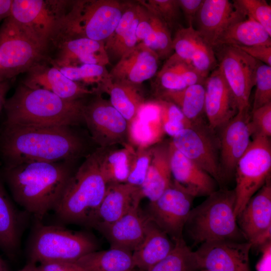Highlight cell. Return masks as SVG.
I'll return each instance as SVG.
<instances>
[{"label": "cell", "instance_id": "25", "mask_svg": "<svg viewBox=\"0 0 271 271\" xmlns=\"http://www.w3.org/2000/svg\"><path fill=\"white\" fill-rule=\"evenodd\" d=\"M140 188L126 183L107 186L104 198L89 226L113 222L142 199Z\"/></svg>", "mask_w": 271, "mask_h": 271}, {"label": "cell", "instance_id": "35", "mask_svg": "<svg viewBox=\"0 0 271 271\" xmlns=\"http://www.w3.org/2000/svg\"><path fill=\"white\" fill-rule=\"evenodd\" d=\"M205 94L204 85L196 84L180 90L162 91L159 98L175 104L188 119L194 124H199L205 113Z\"/></svg>", "mask_w": 271, "mask_h": 271}, {"label": "cell", "instance_id": "29", "mask_svg": "<svg viewBox=\"0 0 271 271\" xmlns=\"http://www.w3.org/2000/svg\"><path fill=\"white\" fill-rule=\"evenodd\" d=\"M27 213L14 205L0 177V248L9 257L18 252Z\"/></svg>", "mask_w": 271, "mask_h": 271}, {"label": "cell", "instance_id": "2", "mask_svg": "<svg viewBox=\"0 0 271 271\" xmlns=\"http://www.w3.org/2000/svg\"><path fill=\"white\" fill-rule=\"evenodd\" d=\"M73 161H30L5 167L3 178L15 201L37 222L54 210L74 172Z\"/></svg>", "mask_w": 271, "mask_h": 271}, {"label": "cell", "instance_id": "6", "mask_svg": "<svg viewBox=\"0 0 271 271\" xmlns=\"http://www.w3.org/2000/svg\"><path fill=\"white\" fill-rule=\"evenodd\" d=\"M128 1H71L61 30L54 42L87 38L105 42L118 23Z\"/></svg>", "mask_w": 271, "mask_h": 271}, {"label": "cell", "instance_id": "34", "mask_svg": "<svg viewBox=\"0 0 271 271\" xmlns=\"http://www.w3.org/2000/svg\"><path fill=\"white\" fill-rule=\"evenodd\" d=\"M99 149L100 169L107 185L126 183L135 148L128 144L120 149Z\"/></svg>", "mask_w": 271, "mask_h": 271}, {"label": "cell", "instance_id": "43", "mask_svg": "<svg viewBox=\"0 0 271 271\" xmlns=\"http://www.w3.org/2000/svg\"><path fill=\"white\" fill-rule=\"evenodd\" d=\"M252 110L271 102V66L259 61L255 72Z\"/></svg>", "mask_w": 271, "mask_h": 271}, {"label": "cell", "instance_id": "38", "mask_svg": "<svg viewBox=\"0 0 271 271\" xmlns=\"http://www.w3.org/2000/svg\"><path fill=\"white\" fill-rule=\"evenodd\" d=\"M161 110V117L164 132L173 137L183 129L194 123L188 119L180 109L172 102L159 99L156 100Z\"/></svg>", "mask_w": 271, "mask_h": 271}, {"label": "cell", "instance_id": "44", "mask_svg": "<svg viewBox=\"0 0 271 271\" xmlns=\"http://www.w3.org/2000/svg\"><path fill=\"white\" fill-rule=\"evenodd\" d=\"M138 2L156 13L171 31L179 19L181 10L178 0H145Z\"/></svg>", "mask_w": 271, "mask_h": 271}, {"label": "cell", "instance_id": "23", "mask_svg": "<svg viewBox=\"0 0 271 271\" xmlns=\"http://www.w3.org/2000/svg\"><path fill=\"white\" fill-rule=\"evenodd\" d=\"M240 13L239 9L228 0H203L195 20L196 29L213 49L229 24Z\"/></svg>", "mask_w": 271, "mask_h": 271}, {"label": "cell", "instance_id": "16", "mask_svg": "<svg viewBox=\"0 0 271 271\" xmlns=\"http://www.w3.org/2000/svg\"><path fill=\"white\" fill-rule=\"evenodd\" d=\"M251 247H261L271 238V184L268 178L236 217Z\"/></svg>", "mask_w": 271, "mask_h": 271}, {"label": "cell", "instance_id": "14", "mask_svg": "<svg viewBox=\"0 0 271 271\" xmlns=\"http://www.w3.org/2000/svg\"><path fill=\"white\" fill-rule=\"evenodd\" d=\"M200 124H193L180 131L172 137L171 142L181 154L198 165L217 182L221 183L224 177L219 161L216 144Z\"/></svg>", "mask_w": 271, "mask_h": 271}, {"label": "cell", "instance_id": "39", "mask_svg": "<svg viewBox=\"0 0 271 271\" xmlns=\"http://www.w3.org/2000/svg\"><path fill=\"white\" fill-rule=\"evenodd\" d=\"M201 39L198 32L193 26L179 28L172 38L174 54L190 63L192 55Z\"/></svg>", "mask_w": 271, "mask_h": 271}, {"label": "cell", "instance_id": "20", "mask_svg": "<svg viewBox=\"0 0 271 271\" xmlns=\"http://www.w3.org/2000/svg\"><path fill=\"white\" fill-rule=\"evenodd\" d=\"M159 58L143 43L123 55L109 72L112 81L140 85L157 73Z\"/></svg>", "mask_w": 271, "mask_h": 271}, {"label": "cell", "instance_id": "18", "mask_svg": "<svg viewBox=\"0 0 271 271\" xmlns=\"http://www.w3.org/2000/svg\"><path fill=\"white\" fill-rule=\"evenodd\" d=\"M250 119L248 110L239 111L222 127L219 147L220 167L224 177L235 170L251 142L253 133Z\"/></svg>", "mask_w": 271, "mask_h": 271}, {"label": "cell", "instance_id": "42", "mask_svg": "<svg viewBox=\"0 0 271 271\" xmlns=\"http://www.w3.org/2000/svg\"><path fill=\"white\" fill-rule=\"evenodd\" d=\"M190 64L205 79L218 66L213 48L202 38L192 55Z\"/></svg>", "mask_w": 271, "mask_h": 271}, {"label": "cell", "instance_id": "36", "mask_svg": "<svg viewBox=\"0 0 271 271\" xmlns=\"http://www.w3.org/2000/svg\"><path fill=\"white\" fill-rule=\"evenodd\" d=\"M194 251L183 238L175 242L171 252L147 271H199Z\"/></svg>", "mask_w": 271, "mask_h": 271}, {"label": "cell", "instance_id": "22", "mask_svg": "<svg viewBox=\"0 0 271 271\" xmlns=\"http://www.w3.org/2000/svg\"><path fill=\"white\" fill-rule=\"evenodd\" d=\"M170 167L173 181L195 197L209 196L216 191L217 182L170 142Z\"/></svg>", "mask_w": 271, "mask_h": 271}, {"label": "cell", "instance_id": "50", "mask_svg": "<svg viewBox=\"0 0 271 271\" xmlns=\"http://www.w3.org/2000/svg\"><path fill=\"white\" fill-rule=\"evenodd\" d=\"M261 256L256 265V271H271V241L260 247Z\"/></svg>", "mask_w": 271, "mask_h": 271}, {"label": "cell", "instance_id": "53", "mask_svg": "<svg viewBox=\"0 0 271 271\" xmlns=\"http://www.w3.org/2000/svg\"><path fill=\"white\" fill-rule=\"evenodd\" d=\"M36 264L29 262L26 265H25L22 269L18 271H36L35 267ZM8 271H9L8 270Z\"/></svg>", "mask_w": 271, "mask_h": 271}, {"label": "cell", "instance_id": "26", "mask_svg": "<svg viewBox=\"0 0 271 271\" xmlns=\"http://www.w3.org/2000/svg\"><path fill=\"white\" fill-rule=\"evenodd\" d=\"M139 4L141 8L136 30L138 43H143L159 59L168 58L173 51L171 30L156 13Z\"/></svg>", "mask_w": 271, "mask_h": 271}, {"label": "cell", "instance_id": "41", "mask_svg": "<svg viewBox=\"0 0 271 271\" xmlns=\"http://www.w3.org/2000/svg\"><path fill=\"white\" fill-rule=\"evenodd\" d=\"M152 146L135 149L132 155L126 183L140 188L143 184L152 158Z\"/></svg>", "mask_w": 271, "mask_h": 271}, {"label": "cell", "instance_id": "19", "mask_svg": "<svg viewBox=\"0 0 271 271\" xmlns=\"http://www.w3.org/2000/svg\"><path fill=\"white\" fill-rule=\"evenodd\" d=\"M149 220L141 210L140 203H137L117 220L93 228L104 236L110 247L132 252L143 241Z\"/></svg>", "mask_w": 271, "mask_h": 271}, {"label": "cell", "instance_id": "28", "mask_svg": "<svg viewBox=\"0 0 271 271\" xmlns=\"http://www.w3.org/2000/svg\"><path fill=\"white\" fill-rule=\"evenodd\" d=\"M164 132L157 101L145 102L129 123V143L135 149L151 147L160 142Z\"/></svg>", "mask_w": 271, "mask_h": 271}, {"label": "cell", "instance_id": "54", "mask_svg": "<svg viewBox=\"0 0 271 271\" xmlns=\"http://www.w3.org/2000/svg\"><path fill=\"white\" fill-rule=\"evenodd\" d=\"M9 269L7 267L5 263L0 258V271H8Z\"/></svg>", "mask_w": 271, "mask_h": 271}, {"label": "cell", "instance_id": "33", "mask_svg": "<svg viewBox=\"0 0 271 271\" xmlns=\"http://www.w3.org/2000/svg\"><path fill=\"white\" fill-rule=\"evenodd\" d=\"M76 262L86 271H132L136 268L131 252L113 247L91 252Z\"/></svg>", "mask_w": 271, "mask_h": 271}, {"label": "cell", "instance_id": "52", "mask_svg": "<svg viewBox=\"0 0 271 271\" xmlns=\"http://www.w3.org/2000/svg\"><path fill=\"white\" fill-rule=\"evenodd\" d=\"M12 0H0V22L10 15Z\"/></svg>", "mask_w": 271, "mask_h": 271}, {"label": "cell", "instance_id": "24", "mask_svg": "<svg viewBox=\"0 0 271 271\" xmlns=\"http://www.w3.org/2000/svg\"><path fill=\"white\" fill-rule=\"evenodd\" d=\"M56 58L50 59L52 65L57 67L78 66L94 64L105 66L109 64L104 42L87 38H75L58 44Z\"/></svg>", "mask_w": 271, "mask_h": 271}, {"label": "cell", "instance_id": "8", "mask_svg": "<svg viewBox=\"0 0 271 271\" xmlns=\"http://www.w3.org/2000/svg\"><path fill=\"white\" fill-rule=\"evenodd\" d=\"M71 2L12 0L10 17L46 50L58 36Z\"/></svg>", "mask_w": 271, "mask_h": 271}, {"label": "cell", "instance_id": "46", "mask_svg": "<svg viewBox=\"0 0 271 271\" xmlns=\"http://www.w3.org/2000/svg\"><path fill=\"white\" fill-rule=\"evenodd\" d=\"M166 62L180 74L187 86L196 84L204 85L206 79L195 71L190 63L180 59L174 54L170 56Z\"/></svg>", "mask_w": 271, "mask_h": 271}, {"label": "cell", "instance_id": "11", "mask_svg": "<svg viewBox=\"0 0 271 271\" xmlns=\"http://www.w3.org/2000/svg\"><path fill=\"white\" fill-rule=\"evenodd\" d=\"M83 116L91 139L99 148L129 144L128 121L100 94H96L89 103H85Z\"/></svg>", "mask_w": 271, "mask_h": 271}, {"label": "cell", "instance_id": "7", "mask_svg": "<svg viewBox=\"0 0 271 271\" xmlns=\"http://www.w3.org/2000/svg\"><path fill=\"white\" fill-rule=\"evenodd\" d=\"M97 248L96 241L86 233L37 222L29 241L28 254L29 262L34 264L75 262Z\"/></svg>", "mask_w": 271, "mask_h": 271}, {"label": "cell", "instance_id": "49", "mask_svg": "<svg viewBox=\"0 0 271 271\" xmlns=\"http://www.w3.org/2000/svg\"><path fill=\"white\" fill-rule=\"evenodd\" d=\"M36 271H86L79 264L71 262H47L36 265Z\"/></svg>", "mask_w": 271, "mask_h": 271}, {"label": "cell", "instance_id": "30", "mask_svg": "<svg viewBox=\"0 0 271 271\" xmlns=\"http://www.w3.org/2000/svg\"><path fill=\"white\" fill-rule=\"evenodd\" d=\"M174 246L168 235L150 218L143 241L132 252L135 267L147 271L167 256Z\"/></svg>", "mask_w": 271, "mask_h": 271}, {"label": "cell", "instance_id": "1", "mask_svg": "<svg viewBox=\"0 0 271 271\" xmlns=\"http://www.w3.org/2000/svg\"><path fill=\"white\" fill-rule=\"evenodd\" d=\"M4 124L0 151L5 167L30 161L75 162L90 153L74 126Z\"/></svg>", "mask_w": 271, "mask_h": 271}, {"label": "cell", "instance_id": "48", "mask_svg": "<svg viewBox=\"0 0 271 271\" xmlns=\"http://www.w3.org/2000/svg\"><path fill=\"white\" fill-rule=\"evenodd\" d=\"M203 2V0H178L180 9L188 23V27L193 26Z\"/></svg>", "mask_w": 271, "mask_h": 271}, {"label": "cell", "instance_id": "9", "mask_svg": "<svg viewBox=\"0 0 271 271\" xmlns=\"http://www.w3.org/2000/svg\"><path fill=\"white\" fill-rule=\"evenodd\" d=\"M43 49L10 16L0 27V82L27 72L45 58Z\"/></svg>", "mask_w": 271, "mask_h": 271}, {"label": "cell", "instance_id": "27", "mask_svg": "<svg viewBox=\"0 0 271 271\" xmlns=\"http://www.w3.org/2000/svg\"><path fill=\"white\" fill-rule=\"evenodd\" d=\"M172 184L170 142H159L152 146L151 162L140 188L141 195L142 198H148L150 202H154Z\"/></svg>", "mask_w": 271, "mask_h": 271}, {"label": "cell", "instance_id": "3", "mask_svg": "<svg viewBox=\"0 0 271 271\" xmlns=\"http://www.w3.org/2000/svg\"><path fill=\"white\" fill-rule=\"evenodd\" d=\"M82 99L70 100L42 89L19 86L6 99L4 124L27 126H78L84 123Z\"/></svg>", "mask_w": 271, "mask_h": 271}, {"label": "cell", "instance_id": "4", "mask_svg": "<svg viewBox=\"0 0 271 271\" xmlns=\"http://www.w3.org/2000/svg\"><path fill=\"white\" fill-rule=\"evenodd\" d=\"M107 186L100 169L98 148L74 171L53 211L63 222L90 226Z\"/></svg>", "mask_w": 271, "mask_h": 271}, {"label": "cell", "instance_id": "40", "mask_svg": "<svg viewBox=\"0 0 271 271\" xmlns=\"http://www.w3.org/2000/svg\"><path fill=\"white\" fill-rule=\"evenodd\" d=\"M234 4L247 17L260 24L271 36V7L264 0H235Z\"/></svg>", "mask_w": 271, "mask_h": 271}, {"label": "cell", "instance_id": "5", "mask_svg": "<svg viewBox=\"0 0 271 271\" xmlns=\"http://www.w3.org/2000/svg\"><path fill=\"white\" fill-rule=\"evenodd\" d=\"M234 190L220 189L191 209L184 228L194 244L231 240L246 241L234 214Z\"/></svg>", "mask_w": 271, "mask_h": 271}, {"label": "cell", "instance_id": "13", "mask_svg": "<svg viewBox=\"0 0 271 271\" xmlns=\"http://www.w3.org/2000/svg\"><path fill=\"white\" fill-rule=\"evenodd\" d=\"M194 198L173 181L156 200L150 202L148 216L175 242L183 238Z\"/></svg>", "mask_w": 271, "mask_h": 271}, {"label": "cell", "instance_id": "37", "mask_svg": "<svg viewBox=\"0 0 271 271\" xmlns=\"http://www.w3.org/2000/svg\"><path fill=\"white\" fill-rule=\"evenodd\" d=\"M57 68L66 77L74 82L85 86L87 85H96L94 89L95 93L110 79L109 72L104 66L84 64L78 66Z\"/></svg>", "mask_w": 271, "mask_h": 271}, {"label": "cell", "instance_id": "51", "mask_svg": "<svg viewBox=\"0 0 271 271\" xmlns=\"http://www.w3.org/2000/svg\"><path fill=\"white\" fill-rule=\"evenodd\" d=\"M11 87L10 81L6 80L0 82V112L4 108L6 100V95Z\"/></svg>", "mask_w": 271, "mask_h": 271}, {"label": "cell", "instance_id": "47", "mask_svg": "<svg viewBox=\"0 0 271 271\" xmlns=\"http://www.w3.org/2000/svg\"><path fill=\"white\" fill-rule=\"evenodd\" d=\"M235 47L255 60L271 66V45H259L249 47Z\"/></svg>", "mask_w": 271, "mask_h": 271}, {"label": "cell", "instance_id": "31", "mask_svg": "<svg viewBox=\"0 0 271 271\" xmlns=\"http://www.w3.org/2000/svg\"><path fill=\"white\" fill-rule=\"evenodd\" d=\"M239 10V14L229 24L214 48L222 45L244 47L271 45V36L265 29Z\"/></svg>", "mask_w": 271, "mask_h": 271}, {"label": "cell", "instance_id": "32", "mask_svg": "<svg viewBox=\"0 0 271 271\" xmlns=\"http://www.w3.org/2000/svg\"><path fill=\"white\" fill-rule=\"evenodd\" d=\"M106 92L111 105L129 123L145 103L139 85L114 81L111 79L103 85L96 94Z\"/></svg>", "mask_w": 271, "mask_h": 271}, {"label": "cell", "instance_id": "56", "mask_svg": "<svg viewBox=\"0 0 271 271\" xmlns=\"http://www.w3.org/2000/svg\"><path fill=\"white\" fill-rule=\"evenodd\" d=\"M199 271H211V270H207V269H202L199 270Z\"/></svg>", "mask_w": 271, "mask_h": 271}, {"label": "cell", "instance_id": "55", "mask_svg": "<svg viewBox=\"0 0 271 271\" xmlns=\"http://www.w3.org/2000/svg\"><path fill=\"white\" fill-rule=\"evenodd\" d=\"M132 271H142L138 268H135L134 269H133Z\"/></svg>", "mask_w": 271, "mask_h": 271}, {"label": "cell", "instance_id": "15", "mask_svg": "<svg viewBox=\"0 0 271 271\" xmlns=\"http://www.w3.org/2000/svg\"><path fill=\"white\" fill-rule=\"evenodd\" d=\"M248 241L221 240L201 244L194 251L199 269L211 271H251Z\"/></svg>", "mask_w": 271, "mask_h": 271}, {"label": "cell", "instance_id": "10", "mask_svg": "<svg viewBox=\"0 0 271 271\" xmlns=\"http://www.w3.org/2000/svg\"><path fill=\"white\" fill-rule=\"evenodd\" d=\"M248 148L235 167L234 214L237 217L250 198L269 178L271 169V146L269 138L254 134Z\"/></svg>", "mask_w": 271, "mask_h": 271}, {"label": "cell", "instance_id": "45", "mask_svg": "<svg viewBox=\"0 0 271 271\" xmlns=\"http://www.w3.org/2000/svg\"><path fill=\"white\" fill-rule=\"evenodd\" d=\"M253 134L271 136V102L252 110L250 120Z\"/></svg>", "mask_w": 271, "mask_h": 271}, {"label": "cell", "instance_id": "12", "mask_svg": "<svg viewBox=\"0 0 271 271\" xmlns=\"http://www.w3.org/2000/svg\"><path fill=\"white\" fill-rule=\"evenodd\" d=\"M213 49L217 50L218 67L235 97L238 112L249 110L259 61L235 46L222 45Z\"/></svg>", "mask_w": 271, "mask_h": 271}, {"label": "cell", "instance_id": "21", "mask_svg": "<svg viewBox=\"0 0 271 271\" xmlns=\"http://www.w3.org/2000/svg\"><path fill=\"white\" fill-rule=\"evenodd\" d=\"M23 84L31 88L46 90L70 100L83 99L85 96L95 93L93 89H89L68 78L56 67L49 66L41 62L27 71Z\"/></svg>", "mask_w": 271, "mask_h": 271}, {"label": "cell", "instance_id": "17", "mask_svg": "<svg viewBox=\"0 0 271 271\" xmlns=\"http://www.w3.org/2000/svg\"><path fill=\"white\" fill-rule=\"evenodd\" d=\"M204 111L209 127H222L238 112L235 97L217 67L205 80Z\"/></svg>", "mask_w": 271, "mask_h": 271}]
</instances>
